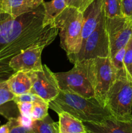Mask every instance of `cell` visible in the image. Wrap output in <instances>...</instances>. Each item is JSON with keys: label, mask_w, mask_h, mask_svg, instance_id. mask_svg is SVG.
<instances>
[{"label": "cell", "mask_w": 132, "mask_h": 133, "mask_svg": "<svg viewBox=\"0 0 132 133\" xmlns=\"http://www.w3.org/2000/svg\"><path fill=\"white\" fill-rule=\"evenodd\" d=\"M65 1L67 6L76 8L83 12L94 0H65Z\"/></svg>", "instance_id": "25"}, {"label": "cell", "mask_w": 132, "mask_h": 133, "mask_svg": "<svg viewBox=\"0 0 132 133\" xmlns=\"http://www.w3.org/2000/svg\"><path fill=\"white\" fill-rule=\"evenodd\" d=\"M94 61V95L96 99L105 107L107 93L116 79L117 70L110 57H98Z\"/></svg>", "instance_id": "7"}, {"label": "cell", "mask_w": 132, "mask_h": 133, "mask_svg": "<svg viewBox=\"0 0 132 133\" xmlns=\"http://www.w3.org/2000/svg\"><path fill=\"white\" fill-rule=\"evenodd\" d=\"M32 10L28 6L27 0H4L0 14H6L16 18Z\"/></svg>", "instance_id": "16"}, {"label": "cell", "mask_w": 132, "mask_h": 133, "mask_svg": "<svg viewBox=\"0 0 132 133\" xmlns=\"http://www.w3.org/2000/svg\"><path fill=\"white\" fill-rule=\"evenodd\" d=\"M43 5L16 18L0 14V61L9 62L21 51L34 45L45 47L56 37L59 29L53 23L44 27Z\"/></svg>", "instance_id": "1"}, {"label": "cell", "mask_w": 132, "mask_h": 133, "mask_svg": "<svg viewBox=\"0 0 132 133\" xmlns=\"http://www.w3.org/2000/svg\"><path fill=\"white\" fill-rule=\"evenodd\" d=\"M49 109V103L46 102L42 99H39L33 102L31 117L33 120H40L45 118L48 114V109Z\"/></svg>", "instance_id": "19"}, {"label": "cell", "mask_w": 132, "mask_h": 133, "mask_svg": "<svg viewBox=\"0 0 132 133\" xmlns=\"http://www.w3.org/2000/svg\"><path fill=\"white\" fill-rule=\"evenodd\" d=\"M98 57H109V47L104 12L101 16L95 29L82 45L80 51L68 59L70 62L75 64L78 61Z\"/></svg>", "instance_id": "6"}, {"label": "cell", "mask_w": 132, "mask_h": 133, "mask_svg": "<svg viewBox=\"0 0 132 133\" xmlns=\"http://www.w3.org/2000/svg\"><path fill=\"white\" fill-rule=\"evenodd\" d=\"M83 12L72 6H67L56 18L53 24L60 31V46L68 58L77 54L82 45Z\"/></svg>", "instance_id": "4"}, {"label": "cell", "mask_w": 132, "mask_h": 133, "mask_svg": "<svg viewBox=\"0 0 132 133\" xmlns=\"http://www.w3.org/2000/svg\"><path fill=\"white\" fill-rule=\"evenodd\" d=\"M123 70L127 77L132 81V37L126 45L123 60Z\"/></svg>", "instance_id": "20"}, {"label": "cell", "mask_w": 132, "mask_h": 133, "mask_svg": "<svg viewBox=\"0 0 132 133\" xmlns=\"http://www.w3.org/2000/svg\"><path fill=\"white\" fill-rule=\"evenodd\" d=\"M44 9V18L43 25L44 27L53 23L54 19L67 6L65 0H50L43 1L42 3Z\"/></svg>", "instance_id": "15"}, {"label": "cell", "mask_w": 132, "mask_h": 133, "mask_svg": "<svg viewBox=\"0 0 132 133\" xmlns=\"http://www.w3.org/2000/svg\"><path fill=\"white\" fill-rule=\"evenodd\" d=\"M54 75L61 91L85 98L95 97L94 58L78 61L69 71L54 73Z\"/></svg>", "instance_id": "3"}, {"label": "cell", "mask_w": 132, "mask_h": 133, "mask_svg": "<svg viewBox=\"0 0 132 133\" xmlns=\"http://www.w3.org/2000/svg\"><path fill=\"white\" fill-rule=\"evenodd\" d=\"M49 108L57 114L62 111L69 113L82 122L100 123L111 117L109 111L95 97L85 98L67 92H60L49 103Z\"/></svg>", "instance_id": "2"}, {"label": "cell", "mask_w": 132, "mask_h": 133, "mask_svg": "<svg viewBox=\"0 0 132 133\" xmlns=\"http://www.w3.org/2000/svg\"><path fill=\"white\" fill-rule=\"evenodd\" d=\"M106 28L109 47V57L127 45L132 37V21L125 16L107 18Z\"/></svg>", "instance_id": "8"}, {"label": "cell", "mask_w": 132, "mask_h": 133, "mask_svg": "<svg viewBox=\"0 0 132 133\" xmlns=\"http://www.w3.org/2000/svg\"><path fill=\"white\" fill-rule=\"evenodd\" d=\"M33 133H60L58 123L54 122L49 115L40 120H33L32 127Z\"/></svg>", "instance_id": "17"}, {"label": "cell", "mask_w": 132, "mask_h": 133, "mask_svg": "<svg viewBox=\"0 0 132 133\" xmlns=\"http://www.w3.org/2000/svg\"><path fill=\"white\" fill-rule=\"evenodd\" d=\"M126 45L116 52L115 55L111 58L113 64L117 71L123 69V60L126 53Z\"/></svg>", "instance_id": "24"}, {"label": "cell", "mask_w": 132, "mask_h": 133, "mask_svg": "<svg viewBox=\"0 0 132 133\" xmlns=\"http://www.w3.org/2000/svg\"><path fill=\"white\" fill-rule=\"evenodd\" d=\"M45 48L43 45L34 44L26 48L9 61V66L15 72H31L41 70L43 68L41 53Z\"/></svg>", "instance_id": "10"}, {"label": "cell", "mask_w": 132, "mask_h": 133, "mask_svg": "<svg viewBox=\"0 0 132 133\" xmlns=\"http://www.w3.org/2000/svg\"><path fill=\"white\" fill-rule=\"evenodd\" d=\"M14 96L9 89L6 81L0 83V107L6 103L12 101Z\"/></svg>", "instance_id": "21"}, {"label": "cell", "mask_w": 132, "mask_h": 133, "mask_svg": "<svg viewBox=\"0 0 132 133\" xmlns=\"http://www.w3.org/2000/svg\"><path fill=\"white\" fill-rule=\"evenodd\" d=\"M124 16L132 21V0H122Z\"/></svg>", "instance_id": "28"}, {"label": "cell", "mask_w": 132, "mask_h": 133, "mask_svg": "<svg viewBox=\"0 0 132 133\" xmlns=\"http://www.w3.org/2000/svg\"><path fill=\"white\" fill-rule=\"evenodd\" d=\"M10 131V123L8 122L3 125L0 126V133H9Z\"/></svg>", "instance_id": "31"}, {"label": "cell", "mask_w": 132, "mask_h": 133, "mask_svg": "<svg viewBox=\"0 0 132 133\" xmlns=\"http://www.w3.org/2000/svg\"><path fill=\"white\" fill-rule=\"evenodd\" d=\"M17 121L19 125L25 128H31L33 123V119L31 117L21 115V114H19V116L17 117Z\"/></svg>", "instance_id": "29"}, {"label": "cell", "mask_w": 132, "mask_h": 133, "mask_svg": "<svg viewBox=\"0 0 132 133\" xmlns=\"http://www.w3.org/2000/svg\"><path fill=\"white\" fill-rule=\"evenodd\" d=\"M28 6L32 10L38 7L43 3L44 0H27Z\"/></svg>", "instance_id": "30"}, {"label": "cell", "mask_w": 132, "mask_h": 133, "mask_svg": "<svg viewBox=\"0 0 132 133\" xmlns=\"http://www.w3.org/2000/svg\"><path fill=\"white\" fill-rule=\"evenodd\" d=\"M15 71L10 67L9 62L0 61V83L6 81Z\"/></svg>", "instance_id": "22"}, {"label": "cell", "mask_w": 132, "mask_h": 133, "mask_svg": "<svg viewBox=\"0 0 132 133\" xmlns=\"http://www.w3.org/2000/svg\"><path fill=\"white\" fill-rule=\"evenodd\" d=\"M105 107L115 119L132 122V81L123 69L117 71L116 79L107 93Z\"/></svg>", "instance_id": "5"}, {"label": "cell", "mask_w": 132, "mask_h": 133, "mask_svg": "<svg viewBox=\"0 0 132 133\" xmlns=\"http://www.w3.org/2000/svg\"><path fill=\"white\" fill-rule=\"evenodd\" d=\"M32 81L30 93L36 95L46 102L54 100L59 94L58 82L54 73L45 64H43L41 70L28 72Z\"/></svg>", "instance_id": "9"}, {"label": "cell", "mask_w": 132, "mask_h": 133, "mask_svg": "<svg viewBox=\"0 0 132 133\" xmlns=\"http://www.w3.org/2000/svg\"><path fill=\"white\" fill-rule=\"evenodd\" d=\"M105 16L107 18L124 16L122 0H102Z\"/></svg>", "instance_id": "18"}, {"label": "cell", "mask_w": 132, "mask_h": 133, "mask_svg": "<svg viewBox=\"0 0 132 133\" xmlns=\"http://www.w3.org/2000/svg\"><path fill=\"white\" fill-rule=\"evenodd\" d=\"M10 123L9 133H33L31 128H25L19 125L17 118H10L9 119Z\"/></svg>", "instance_id": "23"}, {"label": "cell", "mask_w": 132, "mask_h": 133, "mask_svg": "<svg viewBox=\"0 0 132 133\" xmlns=\"http://www.w3.org/2000/svg\"><path fill=\"white\" fill-rule=\"evenodd\" d=\"M19 114L31 117L33 103H21L16 104ZM32 118V117H31Z\"/></svg>", "instance_id": "27"}, {"label": "cell", "mask_w": 132, "mask_h": 133, "mask_svg": "<svg viewBox=\"0 0 132 133\" xmlns=\"http://www.w3.org/2000/svg\"><path fill=\"white\" fill-rule=\"evenodd\" d=\"M103 14L102 0H94L83 12L84 20L82 31V45L88 36L95 29Z\"/></svg>", "instance_id": "11"}, {"label": "cell", "mask_w": 132, "mask_h": 133, "mask_svg": "<svg viewBox=\"0 0 132 133\" xmlns=\"http://www.w3.org/2000/svg\"><path fill=\"white\" fill-rule=\"evenodd\" d=\"M90 133H132V122H122L113 116L100 123L84 122Z\"/></svg>", "instance_id": "12"}, {"label": "cell", "mask_w": 132, "mask_h": 133, "mask_svg": "<svg viewBox=\"0 0 132 133\" xmlns=\"http://www.w3.org/2000/svg\"><path fill=\"white\" fill-rule=\"evenodd\" d=\"M4 0H0V10H1V5H2L3 3Z\"/></svg>", "instance_id": "32"}, {"label": "cell", "mask_w": 132, "mask_h": 133, "mask_svg": "<svg viewBox=\"0 0 132 133\" xmlns=\"http://www.w3.org/2000/svg\"><path fill=\"white\" fill-rule=\"evenodd\" d=\"M85 133H90L89 132H88V131H87V132H85Z\"/></svg>", "instance_id": "33"}, {"label": "cell", "mask_w": 132, "mask_h": 133, "mask_svg": "<svg viewBox=\"0 0 132 133\" xmlns=\"http://www.w3.org/2000/svg\"><path fill=\"white\" fill-rule=\"evenodd\" d=\"M8 87L14 96L24 94L31 92L32 81L28 72L16 71L6 81Z\"/></svg>", "instance_id": "13"}, {"label": "cell", "mask_w": 132, "mask_h": 133, "mask_svg": "<svg viewBox=\"0 0 132 133\" xmlns=\"http://www.w3.org/2000/svg\"><path fill=\"white\" fill-rule=\"evenodd\" d=\"M39 99H40V97L29 92L19 96H15L12 101H14L16 104L21 103H33L38 100Z\"/></svg>", "instance_id": "26"}, {"label": "cell", "mask_w": 132, "mask_h": 133, "mask_svg": "<svg viewBox=\"0 0 132 133\" xmlns=\"http://www.w3.org/2000/svg\"><path fill=\"white\" fill-rule=\"evenodd\" d=\"M60 133H85L87 129L84 122L66 112L58 113Z\"/></svg>", "instance_id": "14"}]
</instances>
